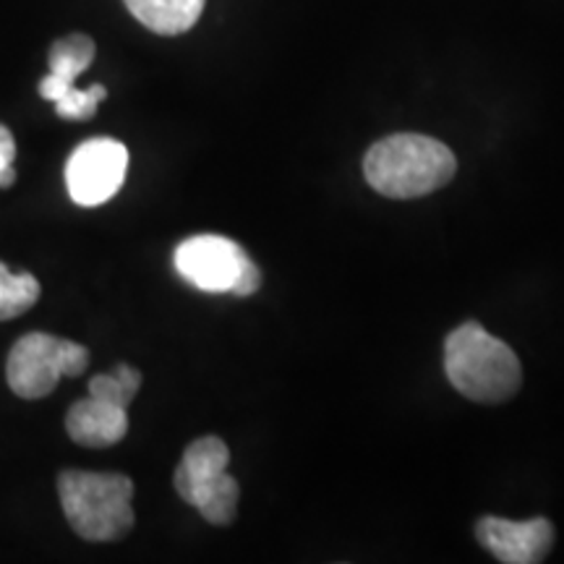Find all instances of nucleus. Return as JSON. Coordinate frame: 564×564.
Wrapping results in <instances>:
<instances>
[{
	"mask_svg": "<svg viewBox=\"0 0 564 564\" xmlns=\"http://www.w3.org/2000/svg\"><path fill=\"white\" fill-rule=\"evenodd\" d=\"M457 160L442 141L423 133H392L364 158V175L373 192L390 199H419L455 178Z\"/></svg>",
	"mask_w": 564,
	"mask_h": 564,
	"instance_id": "f257e3e1",
	"label": "nucleus"
},
{
	"mask_svg": "<svg viewBox=\"0 0 564 564\" xmlns=\"http://www.w3.org/2000/svg\"><path fill=\"white\" fill-rule=\"evenodd\" d=\"M444 371L460 394L474 403H505L523 384V369L510 345L465 322L444 340Z\"/></svg>",
	"mask_w": 564,
	"mask_h": 564,
	"instance_id": "f03ea898",
	"label": "nucleus"
},
{
	"mask_svg": "<svg viewBox=\"0 0 564 564\" xmlns=\"http://www.w3.org/2000/svg\"><path fill=\"white\" fill-rule=\"evenodd\" d=\"M58 497L68 525L84 541H118L133 528V481L129 476L63 470Z\"/></svg>",
	"mask_w": 564,
	"mask_h": 564,
	"instance_id": "7ed1b4c3",
	"label": "nucleus"
},
{
	"mask_svg": "<svg viewBox=\"0 0 564 564\" xmlns=\"http://www.w3.org/2000/svg\"><path fill=\"white\" fill-rule=\"evenodd\" d=\"M228 444L220 436H202L188 444L175 468V491L212 525H230L238 512L241 486L228 474Z\"/></svg>",
	"mask_w": 564,
	"mask_h": 564,
	"instance_id": "20e7f679",
	"label": "nucleus"
},
{
	"mask_svg": "<svg viewBox=\"0 0 564 564\" xmlns=\"http://www.w3.org/2000/svg\"><path fill=\"white\" fill-rule=\"evenodd\" d=\"M178 274L207 293H232L249 299L262 285V272L241 243L225 236L186 238L173 253Z\"/></svg>",
	"mask_w": 564,
	"mask_h": 564,
	"instance_id": "39448f33",
	"label": "nucleus"
},
{
	"mask_svg": "<svg viewBox=\"0 0 564 564\" xmlns=\"http://www.w3.org/2000/svg\"><path fill=\"white\" fill-rule=\"evenodd\" d=\"M89 350L63 337L30 333L19 337L6 361V379L21 400L47 398L63 377H82Z\"/></svg>",
	"mask_w": 564,
	"mask_h": 564,
	"instance_id": "423d86ee",
	"label": "nucleus"
},
{
	"mask_svg": "<svg viewBox=\"0 0 564 564\" xmlns=\"http://www.w3.org/2000/svg\"><path fill=\"white\" fill-rule=\"evenodd\" d=\"M129 171V150L118 139L95 137L70 152L66 162L68 196L79 207H100L121 192Z\"/></svg>",
	"mask_w": 564,
	"mask_h": 564,
	"instance_id": "0eeeda50",
	"label": "nucleus"
},
{
	"mask_svg": "<svg viewBox=\"0 0 564 564\" xmlns=\"http://www.w3.org/2000/svg\"><path fill=\"white\" fill-rule=\"evenodd\" d=\"M478 544L505 564L544 562L554 546V525L546 518L505 520L486 514L476 525Z\"/></svg>",
	"mask_w": 564,
	"mask_h": 564,
	"instance_id": "6e6552de",
	"label": "nucleus"
},
{
	"mask_svg": "<svg viewBox=\"0 0 564 564\" xmlns=\"http://www.w3.org/2000/svg\"><path fill=\"white\" fill-rule=\"evenodd\" d=\"M66 432L82 447H110L129 434V413L100 398H84L70 405Z\"/></svg>",
	"mask_w": 564,
	"mask_h": 564,
	"instance_id": "1a4fd4ad",
	"label": "nucleus"
},
{
	"mask_svg": "<svg viewBox=\"0 0 564 564\" xmlns=\"http://www.w3.org/2000/svg\"><path fill=\"white\" fill-rule=\"evenodd\" d=\"M91 61H95V40L87 37V34L76 32L55 40L51 55H47L51 74L40 82V95L55 102L63 91L76 87L74 82L91 66Z\"/></svg>",
	"mask_w": 564,
	"mask_h": 564,
	"instance_id": "9d476101",
	"label": "nucleus"
},
{
	"mask_svg": "<svg viewBox=\"0 0 564 564\" xmlns=\"http://www.w3.org/2000/svg\"><path fill=\"white\" fill-rule=\"evenodd\" d=\"M123 3L147 30L165 37L192 30L204 11V0H123Z\"/></svg>",
	"mask_w": 564,
	"mask_h": 564,
	"instance_id": "9b49d317",
	"label": "nucleus"
},
{
	"mask_svg": "<svg viewBox=\"0 0 564 564\" xmlns=\"http://www.w3.org/2000/svg\"><path fill=\"white\" fill-rule=\"evenodd\" d=\"M40 299V282L32 272L13 274L0 262V322L26 314Z\"/></svg>",
	"mask_w": 564,
	"mask_h": 564,
	"instance_id": "f8f14e48",
	"label": "nucleus"
},
{
	"mask_svg": "<svg viewBox=\"0 0 564 564\" xmlns=\"http://www.w3.org/2000/svg\"><path fill=\"white\" fill-rule=\"evenodd\" d=\"M141 387V373L129 364H118L112 373H100L89 382L91 398L108 400L112 405L129 408V403L137 398Z\"/></svg>",
	"mask_w": 564,
	"mask_h": 564,
	"instance_id": "ddd939ff",
	"label": "nucleus"
},
{
	"mask_svg": "<svg viewBox=\"0 0 564 564\" xmlns=\"http://www.w3.org/2000/svg\"><path fill=\"white\" fill-rule=\"evenodd\" d=\"M105 97H108V89L102 84H91L89 89H76L70 87L68 91L55 100V112L66 121H89L97 112V105H100Z\"/></svg>",
	"mask_w": 564,
	"mask_h": 564,
	"instance_id": "4468645a",
	"label": "nucleus"
},
{
	"mask_svg": "<svg viewBox=\"0 0 564 564\" xmlns=\"http://www.w3.org/2000/svg\"><path fill=\"white\" fill-rule=\"evenodd\" d=\"M13 158H17V141L6 126H0V188H9L17 181Z\"/></svg>",
	"mask_w": 564,
	"mask_h": 564,
	"instance_id": "2eb2a0df",
	"label": "nucleus"
}]
</instances>
